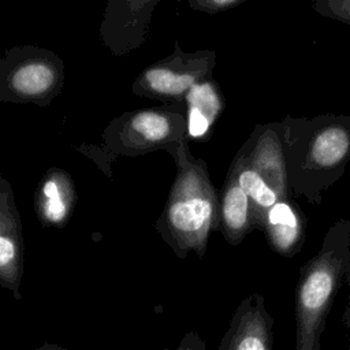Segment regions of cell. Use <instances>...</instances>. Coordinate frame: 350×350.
I'll use <instances>...</instances> for the list:
<instances>
[{
	"mask_svg": "<svg viewBox=\"0 0 350 350\" xmlns=\"http://www.w3.org/2000/svg\"><path fill=\"white\" fill-rule=\"evenodd\" d=\"M220 350H272L269 324L264 310L239 309Z\"/></svg>",
	"mask_w": 350,
	"mask_h": 350,
	"instance_id": "9c48e42d",
	"label": "cell"
},
{
	"mask_svg": "<svg viewBox=\"0 0 350 350\" xmlns=\"http://www.w3.org/2000/svg\"><path fill=\"white\" fill-rule=\"evenodd\" d=\"M238 180V185L246 193L249 200H253L260 206L268 208L276 204V193L275 190L265 182V179L253 168L242 165V163H237V165L231 170Z\"/></svg>",
	"mask_w": 350,
	"mask_h": 350,
	"instance_id": "7c38bea8",
	"label": "cell"
},
{
	"mask_svg": "<svg viewBox=\"0 0 350 350\" xmlns=\"http://www.w3.org/2000/svg\"><path fill=\"white\" fill-rule=\"evenodd\" d=\"M171 157L176 175L156 220V231L176 257L185 258L191 252L202 257L209 232L219 227V197L205 161L190 153L187 139Z\"/></svg>",
	"mask_w": 350,
	"mask_h": 350,
	"instance_id": "6da1fadb",
	"label": "cell"
},
{
	"mask_svg": "<svg viewBox=\"0 0 350 350\" xmlns=\"http://www.w3.org/2000/svg\"><path fill=\"white\" fill-rule=\"evenodd\" d=\"M250 223L249 197L238 185L232 171L224 183L221 196L219 198V224L226 238L231 243H237Z\"/></svg>",
	"mask_w": 350,
	"mask_h": 350,
	"instance_id": "30bf717a",
	"label": "cell"
},
{
	"mask_svg": "<svg viewBox=\"0 0 350 350\" xmlns=\"http://www.w3.org/2000/svg\"><path fill=\"white\" fill-rule=\"evenodd\" d=\"M77 202L75 183L71 175L52 167L44 172L34 190V211L46 228H63L68 224Z\"/></svg>",
	"mask_w": 350,
	"mask_h": 350,
	"instance_id": "52a82bcc",
	"label": "cell"
},
{
	"mask_svg": "<svg viewBox=\"0 0 350 350\" xmlns=\"http://www.w3.org/2000/svg\"><path fill=\"white\" fill-rule=\"evenodd\" d=\"M350 148V138L343 129L329 127L321 131L312 145V159L321 167L339 163Z\"/></svg>",
	"mask_w": 350,
	"mask_h": 350,
	"instance_id": "8fae6325",
	"label": "cell"
},
{
	"mask_svg": "<svg viewBox=\"0 0 350 350\" xmlns=\"http://www.w3.org/2000/svg\"><path fill=\"white\" fill-rule=\"evenodd\" d=\"M213 67V53L185 52L178 42L172 53L146 66L131 85L134 94L164 104H182L187 92L205 81Z\"/></svg>",
	"mask_w": 350,
	"mask_h": 350,
	"instance_id": "277c9868",
	"label": "cell"
},
{
	"mask_svg": "<svg viewBox=\"0 0 350 350\" xmlns=\"http://www.w3.org/2000/svg\"><path fill=\"white\" fill-rule=\"evenodd\" d=\"M183 347L185 350H205L204 342L194 332L187 335L186 340L183 342Z\"/></svg>",
	"mask_w": 350,
	"mask_h": 350,
	"instance_id": "9a60e30c",
	"label": "cell"
},
{
	"mask_svg": "<svg viewBox=\"0 0 350 350\" xmlns=\"http://www.w3.org/2000/svg\"><path fill=\"white\" fill-rule=\"evenodd\" d=\"M238 0H190L189 5L196 11H202L208 14H215L226 8L237 5Z\"/></svg>",
	"mask_w": 350,
	"mask_h": 350,
	"instance_id": "5bb4252c",
	"label": "cell"
},
{
	"mask_svg": "<svg viewBox=\"0 0 350 350\" xmlns=\"http://www.w3.org/2000/svg\"><path fill=\"white\" fill-rule=\"evenodd\" d=\"M37 350H66V349L59 347V346H55V345H44V346L38 347Z\"/></svg>",
	"mask_w": 350,
	"mask_h": 350,
	"instance_id": "2e32d148",
	"label": "cell"
},
{
	"mask_svg": "<svg viewBox=\"0 0 350 350\" xmlns=\"http://www.w3.org/2000/svg\"><path fill=\"white\" fill-rule=\"evenodd\" d=\"M159 0H111L104 8L100 36L104 46L116 56L141 48L149 34Z\"/></svg>",
	"mask_w": 350,
	"mask_h": 350,
	"instance_id": "5b68a950",
	"label": "cell"
},
{
	"mask_svg": "<svg viewBox=\"0 0 350 350\" xmlns=\"http://www.w3.org/2000/svg\"><path fill=\"white\" fill-rule=\"evenodd\" d=\"M25 243L21 213L10 182L0 174V286L21 298Z\"/></svg>",
	"mask_w": 350,
	"mask_h": 350,
	"instance_id": "8992f818",
	"label": "cell"
},
{
	"mask_svg": "<svg viewBox=\"0 0 350 350\" xmlns=\"http://www.w3.org/2000/svg\"><path fill=\"white\" fill-rule=\"evenodd\" d=\"M185 139H187L186 115L182 104L123 112L103 131V141L109 152L127 157L156 150H165L172 156Z\"/></svg>",
	"mask_w": 350,
	"mask_h": 350,
	"instance_id": "7a4b0ae2",
	"label": "cell"
},
{
	"mask_svg": "<svg viewBox=\"0 0 350 350\" xmlns=\"http://www.w3.org/2000/svg\"><path fill=\"white\" fill-rule=\"evenodd\" d=\"M343 7H345V12L350 16V1H347V3H345L343 4Z\"/></svg>",
	"mask_w": 350,
	"mask_h": 350,
	"instance_id": "e0dca14e",
	"label": "cell"
},
{
	"mask_svg": "<svg viewBox=\"0 0 350 350\" xmlns=\"http://www.w3.org/2000/svg\"><path fill=\"white\" fill-rule=\"evenodd\" d=\"M186 105V135L189 138H202L209 133L221 111V97L216 85L209 81L196 83L183 100Z\"/></svg>",
	"mask_w": 350,
	"mask_h": 350,
	"instance_id": "ba28073f",
	"label": "cell"
},
{
	"mask_svg": "<svg viewBox=\"0 0 350 350\" xmlns=\"http://www.w3.org/2000/svg\"><path fill=\"white\" fill-rule=\"evenodd\" d=\"M64 85V63L42 46L14 45L0 57V103L49 105Z\"/></svg>",
	"mask_w": 350,
	"mask_h": 350,
	"instance_id": "3957f363",
	"label": "cell"
},
{
	"mask_svg": "<svg viewBox=\"0 0 350 350\" xmlns=\"http://www.w3.org/2000/svg\"><path fill=\"white\" fill-rule=\"evenodd\" d=\"M178 350H185V347H183V345H182V346H180V347H179V349H178Z\"/></svg>",
	"mask_w": 350,
	"mask_h": 350,
	"instance_id": "ac0fdd59",
	"label": "cell"
},
{
	"mask_svg": "<svg viewBox=\"0 0 350 350\" xmlns=\"http://www.w3.org/2000/svg\"><path fill=\"white\" fill-rule=\"evenodd\" d=\"M268 220H269V226L282 224V226L298 227L297 216L294 215L293 209L284 202H276L273 208H271L268 213Z\"/></svg>",
	"mask_w": 350,
	"mask_h": 350,
	"instance_id": "4fadbf2b",
	"label": "cell"
}]
</instances>
